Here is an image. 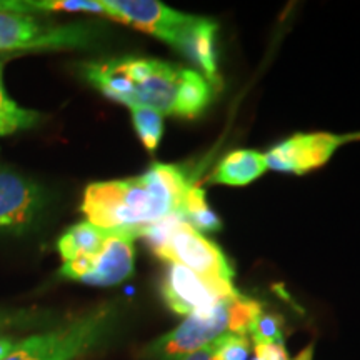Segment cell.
Masks as SVG:
<instances>
[{"instance_id":"obj_15","label":"cell","mask_w":360,"mask_h":360,"mask_svg":"<svg viewBox=\"0 0 360 360\" xmlns=\"http://www.w3.org/2000/svg\"><path fill=\"white\" fill-rule=\"evenodd\" d=\"M210 101H212V85L207 82V79L199 72L186 69L174 115L184 117V119H195L204 114Z\"/></svg>"},{"instance_id":"obj_17","label":"cell","mask_w":360,"mask_h":360,"mask_svg":"<svg viewBox=\"0 0 360 360\" xmlns=\"http://www.w3.org/2000/svg\"><path fill=\"white\" fill-rule=\"evenodd\" d=\"M180 217L191 224L195 231L202 232H217L222 225H220V219L214 214L209 204L205 200L204 188L197 184L188 188L184 199L182 210H180Z\"/></svg>"},{"instance_id":"obj_5","label":"cell","mask_w":360,"mask_h":360,"mask_svg":"<svg viewBox=\"0 0 360 360\" xmlns=\"http://www.w3.org/2000/svg\"><path fill=\"white\" fill-rule=\"evenodd\" d=\"M232 302L233 299H227L209 312L187 315L179 327L150 342L141 352V357L179 360L207 347L225 334H232Z\"/></svg>"},{"instance_id":"obj_4","label":"cell","mask_w":360,"mask_h":360,"mask_svg":"<svg viewBox=\"0 0 360 360\" xmlns=\"http://www.w3.org/2000/svg\"><path fill=\"white\" fill-rule=\"evenodd\" d=\"M117 65L129 85L127 107H148L162 115H174L184 67L154 58H117Z\"/></svg>"},{"instance_id":"obj_21","label":"cell","mask_w":360,"mask_h":360,"mask_svg":"<svg viewBox=\"0 0 360 360\" xmlns=\"http://www.w3.org/2000/svg\"><path fill=\"white\" fill-rule=\"evenodd\" d=\"M217 360H247L250 352V340L245 335L225 334L214 342Z\"/></svg>"},{"instance_id":"obj_8","label":"cell","mask_w":360,"mask_h":360,"mask_svg":"<svg viewBox=\"0 0 360 360\" xmlns=\"http://www.w3.org/2000/svg\"><path fill=\"white\" fill-rule=\"evenodd\" d=\"M162 295L172 312L191 315L209 312L227 299H236L240 292L232 282L212 281L182 265L170 264L162 282Z\"/></svg>"},{"instance_id":"obj_20","label":"cell","mask_w":360,"mask_h":360,"mask_svg":"<svg viewBox=\"0 0 360 360\" xmlns=\"http://www.w3.org/2000/svg\"><path fill=\"white\" fill-rule=\"evenodd\" d=\"M35 12H80L107 15L102 0H40L30 2Z\"/></svg>"},{"instance_id":"obj_22","label":"cell","mask_w":360,"mask_h":360,"mask_svg":"<svg viewBox=\"0 0 360 360\" xmlns=\"http://www.w3.org/2000/svg\"><path fill=\"white\" fill-rule=\"evenodd\" d=\"M42 315L30 312L25 309H6L0 307V332L11 330V328H24L35 323Z\"/></svg>"},{"instance_id":"obj_25","label":"cell","mask_w":360,"mask_h":360,"mask_svg":"<svg viewBox=\"0 0 360 360\" xmlns=\"http://www.w3.org/2000/svg\"><path fill=\"white\" fill-rule=\"evenodd\" d=\"M179 360H217L214 352V342L210 345H207V347L197 350V352H193L191 355H186V357Z\"/></svg>"},{"instance_id":"obj_2","label":"cell","mask_w":360,"mask_h":360,"mask_svg":"<svg viewBox=\"0 0 360 360\" xmlns=\"http://www.w3.org/2000/svg\"><path fill=\"white\" fill-rule=\"evenodd\" d=\"M115 321V309L102 305L65 326L19 340L4 360H80L109 339Z\"/></svg>"},{"instance_id":"obj_18","label":"cell","mask_w":360,"mask_h":360,"mask_svg":"<svg viewBox=\"0 0 360 360\" xmlns=\"http://www.w3.org/2000/svg\"><path fill=\"white\" fill-rule=\"evenodd\" d=\"M132 124L142 146L147 152L154 154L164 135V115L148 107H130Z\"/></svg>"},{"instance_id":"obj_19","label":"cell","mask_w":360,"mask_h":360,"mask_svg":"<svg viewBox=\"0 0 360 360\" xmlns=\"http://www.w3.org/2000/svg\"><path fill=\"white\" fill-rule=\"evenodd\" d=\"M249 335L255 344H283L282 317L262 310L252 323Z\"/></svg>"},{"instance_id":"obj_1","label":"cell","mask_w":360,"mask_h":360,"mask_svg":"<svg viewBox=\"0 0 360 360\" xmlns=\"http://www.w3.org/2000/svg\"><path fill=\"white\" fill-rule=\"evenodd\" d=\"M193 184L195 180L182 167L154 164L139 177L90 184L80 210L90 224L103 231H127L141 237L147 225L172 215L180 217L186 193Z\"/></svg>"},{"instance_id":"obj_10","label":"cell","mask_w":360,"mask_h":360,"mask_svg":"<svg viewBox=\"0 0 360 360\" xmlns=\"http://www.w3.org/2000/svg\"><path fill=\"white\" fill-rule=\"evenodd\" d=\"M352 141H360V132L345 135L327 132L297 134L277 143L265 154L267 169L297 175L310 172L326 165L337 148Z\"/></svg>"},{"instance_id":"obj_6","label":"cell","mask_w":360,"mask_h":360,"mask_svg":"<svg viewBox=\"0 0 360 360\" xmlns=\"http://www.w3.org/2000/svg\"><path fill=\"white\" fill-rule=\"evenodd\" d=\"M87 25H44L32 15L0 13V51H58L85 49L96 39Z\"/></svg>"},{"instance_id":"obj_24","label":"cell","mask_w":360,"mask_h":360,"mask_svg":"<svg viewBox=\"0 0 360 360\" xmlns=\"http://www.w3.org/2000/svg\"><path fill=\"white\" fill-rule=\"evenodd\" d=\"M22 13V15H30L35 11L30 7V2H15V0H0V13Z\"/></svg>"},{"instance_id":"obj_13","label":"cell","mask_w":360,"mask_h":360,"mask_svg":"<svg viewBox=\"0 0 360 360\" xmlns=\"http://www.w3.org/2000/svg\"><path fill=\"white\" fill-rule=\"evenodd\" d=\"M265 170V154L257 150H236L219 162L210 180L222 186H247L264 175Z\"/></svg>"},{"instance_id":"obj_3","label":"cell","mask_w":360,"mask_h":360,"mask_svg":"<svg viewBox=\"0 0 360 360\" xmlns=\"http://www.w3.org/2000/svg\"><path fill=\"white\" fill-rule=\"evenodd\" d=\"M141 237L162 260L182 265L212 281L232 282L233 270L224 252L177 215L147 225L141 231Z\"/></svg>"},{"instance_id":"obj_23","label":"cell","mask_w":360,"mask_h":360,"mask_svg":"<svg viewBox=\"0 0 360 360\" xmlns=\"http://www.w3.org/2000/svg\"><path fill=\"white\" fill-rule=\"evenodd\" d=\"M254 360H289L283 344H255Z\"/></svg>"},{"instance_id":"obj_7","label":"cell","mask_w":360,"mask_h":360,"mask_svg":"<svg viewBox=\"0 0 360 360\" xmlns=\"http://www.w3.org/2000/svg\"><path fill=\"white\" fill-rule=\"evenodd\" d=\"M135 232L115 231L96 255L62 264L60 277L94 287H114L132 277L135 264Z\"/></svg>"},{"instance_id":"obj_9","label":"cell","mask_w":360,"mask_h":360,"mask_svg":"<svg viewBox=\"0 0 360 360\" xmlns=\"http://www.w3.org/2000/svg\"><path fill=\"white\" fill-rule=\"evenodd\" d=\"M102 4L107 17L159 37L175 51L195 20V15L174 11L155 0H102Z\"/></svg>"},{"instance_id":"obj_16","label":"cell","mask_w":360,"mask_h":360,"mask_svg":"<svg viewBox=\"0 0 360 360\" xmlns=\"http://www.w3.org/2000/svg\"><path fill=\"white\" fill-rule=\"evenodd\" d=\"M39 119L40 114L37 110L20 107L8 96L4 85V62H0V137L32 129Z\"/></svg>"},{"instance_id":"obj_12","label":"cell","mask_w":360,"mask_h":360,"mask_svg":"<svg viewBox=\"0 0 360 360\" xmlns=\"http://www.w3.org/2000/svg\"><path fill=\"white\" fill-rule=\"evenodd\" d=\"M217 24L212 19L197 17L184 35L177 51L192 60L204 72L207 82L212 85L214 90L220 89L222 80L219 75L217 52H215V35H217Z\"/></svg>"},{"instance_id":"obj_14","label":"cell","mask_w":360,"mask_h":360,"mask_svg":"<svg viewBox=\"0 0 360 360\" xmlns=\"http://www.w3.org/2000/svg\"><path fill=\"white\" fill-rule=\"evenodd\" d=\"M110 232L112 231H103L97 225L90 224L89 220H84V222L72 225L62 233L57 242V250L64 262L96 255L105 244Z\"/></svg>"},{"instance_id":"obj_11","label":"cell","mask_w":360,"mask_h":360,"mask_svg":"<svg viewBox=\"0 0 360 360\" xmlns=\"http://www.w3.org/2000/svg\"><path fill=\"white\" fill-rule=\"evenodd\" d=\"M45 209V192L25 175L0 165V229L22 233Z\"/></svg>"}]
</instances>
